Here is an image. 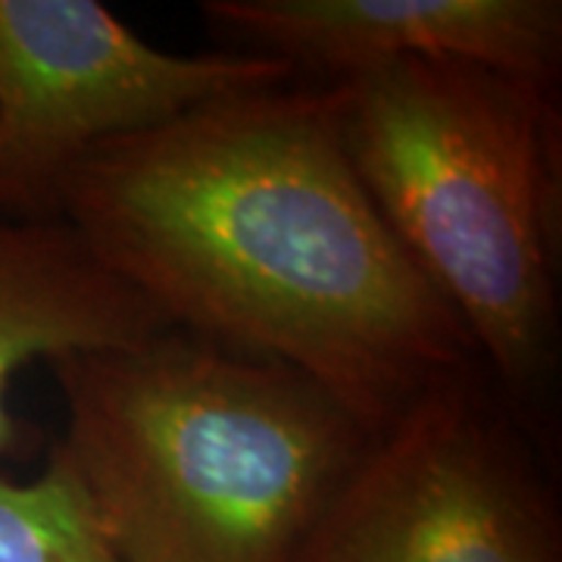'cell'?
I'll return each mask as SVG.
<instances>
[{"instance_id":"1","label":"cell","mask_w":562,"mask_h":562,"mask_svg":"<svg viewBox=\"0 0 562 562\" xmlns=\"http://www.w3.org/2000/svg\"><path fill=\"white\" fill-rule=\"evenodd\" d=\"M60 222L169 328L301 372L369 438L479 362L357 176L335 85L244 91L113 140L69 176Z\"/></svg>"},{"instance_id":"8","label":"cell","mask_w":562,"mask_h":562,"mask_svg":"<svg viewBox=\"0 0 562 562\" xmlns=\"http://www.w3.org/2000/svg\"><path fill=\"white\" fill-rule=\"evenodd\" d=\"M0 562H116L57 465L32 482L0 475Z\"/></svg>"},{"instance_id":"5","label":"cell","mask_w":562,"mask_h":562,"mask_svg":"<svg viewBox=\"0 0 562 562\" xmlns=\"http://www.w3.org/2000/svg\"><path fill=\"white\" fill-rule=\"evenodd\" d=\"M294 79L257 54H169L98 0H0V220L60 222L101 147Z\"/></svg>"},{"instance_id":"3","label":"cell","mask_w":562,"mask_h":562,"mask_svg":"<svg viewBox=\"0 0 562 562\" xmlns=\"http://www.w3.org/2000/svg\"><path fill=\"white\" fill-rule=\"evenodd\" d=\"M331 85L375 210L531 435L560 369L557 85L472 63H397Z\"/></svg>"},{"instance_id":"2","label":"cell","mask_w":562,"mask_h":562,"mask_svg":"<svg viewBox=\"0 0 562 562\" xmlns=\"http://www.w3.org/2000/svg\"><path fill=\"white\" fill-rule=\"evenodd\" d=\"M50 369L47 462L116 562H297L372 441L301 372L179 328Z\"/></svg>"},{"instance_id":"6","label":"cell","mask_w":562,"mask_h":562,"mask_svg":"<svg viewBox=\"0 0 562 562\" xmlns=\"http://www.w3.org/2000/svg\"><path fill=\"white\" fill-rule=\"evenodd\" d=\"M206 22L238 54L322 85L397 63H472L560 85V0H206Z\"/></svg>"},{"instance_id":"4","label":"cell","mask_w":562,"mask_h":562,"mask_svg":"<svg viewBox=\"0 0 562 562\" xmlns=\"http://www.w3.org/2000/svg\"><path fill=\"white\" fill-rule=\"evenodd\" d=\"M535 438L475 362L372 438L297 562H562Z\"/></svg>"},{"instance_id":"7","label":"cell","mask_w":562,"mask_h":562,"mask_svg":"<svg viewBox=\"0 0 562 562\" xmlns=\"http://www.w3.org/2000/svg\"><path fill=\"white\" fill-rule=\"evenodd\" d=\"M162 331L169 322L110 272L76 228L0 220V462L35 443L29 422L10 406L16 372Z\"/></svg>"}]
</instances>
